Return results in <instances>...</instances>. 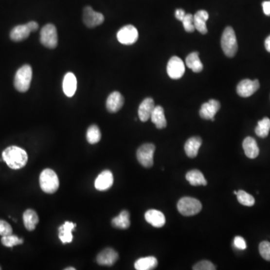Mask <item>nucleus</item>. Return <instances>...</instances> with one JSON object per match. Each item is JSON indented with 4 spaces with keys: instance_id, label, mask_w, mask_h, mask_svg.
<instances>
[{
    "instance_id": "nucleus-1",
    "label": "nucleus",
    "mask_w": 270,
    "mask_h": 270,
    "mask_svg": "<svg viewBox=\"0 0 270 270\" xmlns=\"http://www.w3.org/2000/svg\"><path fill=\"white\" fill-rule=\"evenodd\" d=\"M2 159L10 168L19 170L26 165L28 162V156L22 148L12 146H8L2 152Z\"/></svg>"
},
{
    "instance_id": "nucleus-2",
    "label": "nucleus",
    "mask_w": 270,
    "mask_h": 270,
    "mask_svg": "<svg viewBox=\"0 0 270 270\" xmlns=\"http://www.w3.org/2000/svg\"><path fill=\"white\" fill-rule=\"evenodd\" d=\"M221 45L225 56L230 58L235 56L238 51L237 40L235 32L231 26H227L223 32Z\"/></svg>"
},
{
    "instance_id": "nucleus-3",
    "label": "nucleus",
    "mask_w": 270,
    "mask_h": 270,
    "mask_svg": "<svg viewBox=\"0 0 270 270\" xmlns=\"http://www.w3.org/2000/svg\"><path fill=\"white\" fill-rule=\"evenodd\" d=\"M40 187L47 194H54L58 190L59 181L57 175L51 169H45L40 174Z\"/></svg>"
},
{
    "instance_id": "nucleus-4",
    "label": "nucleus",
    "mask_w": 270,
    "mask_h": 270,
    "mask_svg": "<svg viewBox=\"0 0 270 270\" xmlns=\"http://www.w3.org/2000/svg\"><path fill=\"white\" fill-rule=\"evenodd\" d=\"M33 77L31 66L25 65L18 69L15 77V87L20 92H26L30 89Z\"/></svg>"
},
{
    "instance_id": "nucleus-5",
    "label": "nucleus",
    "mask_w": 270,
    "mask_h": 270,
    "mask_svg": "<svg viewBox=\"0 0 270 270\" xmlns=\"http://www.w3.org/2000/svg\"><path fill=\"white\" fill-rule=\"evenodd\" d=\"M177 209L180 213L183 216H195L201 211L202 204L195 198L185 197L179 200Z\"/></svg>"
},
{
    "instance_id": "nucleus-6",
    "label": "nucleus",
    "mask_w": 270,
    "mask_h": 270,
    "mask_svg": "<svg viewBox=\"0 0 270 270\" xmlns=\"http://www.w3.org/2000/svg\"><path fill=\"white\" fill-rule=\"evenodd\" d=\"M40 41L44 46L51 49H54L57 46V30L54 25L47 24L41 29Z\"/></svg>"
},
{
    "instance_id": "nucleus-7",
    "label": "nucleus",
    "mask_w": 270,
    "mask_h": 270,
    "mask_svg": "<svg viewBox=\"0 0 270 270\" xmlns=\"http://www.w3.org/2000/svg\"><path fill=\"white\" fill-rule=\"evenodd\" d=\"M155 151L156 146L154 144H145L140 146L137 151V159L143 167L147 168L152 167Z\"/></svg>"
},
{
    "instance_id": "nucleus-8",
    "label": "nucleus",
    "mask_w": 270,
    "mask_h": 270,
    "mask_svg": "<svg viewBox=\"0 0 270 270\" xmlns=\"http://www.w3.org/2000/svg\"><path fill=\"white\" fill-rule=\"evenodd\" d=\"M138 30L133 25L123 26L117 33V39L121 44L131 45L138 39Z\"/></svg>"
},
{
    "instance_id": "nucleus-9",
    "label": "nucleus",
    "mask_w": 270,
    "mask_h": 270,
    "mask_svg": "<svg viewBox=\"0 0 270 270\" xmlns=\"http://www.w3.org/2000/svg\"><path fill=\"white\" fill-rule=\"evenodd\" d=\"M185 67L183 61L178 56H173L168 61L167 72L170 78L177 80L181 78L185 74Z\"/></svg>"
},
{
    "instance_id": "nucleus-10",
    "label": "nucleus",
    "mask_w": 270,
    "mask_h": 270,
    "mask_svg": "<svg viewBox=\"0 0 270 270\" xmlns=\"http://www.w3.org/2000/svg\"><path fill=\"white\" fill-rule=\"evenodd\" d=\"M260 88V82L258 80H252L244 79L238 84L236 92L239 96L248 98L257 92Z\"/></svg>"
},
{
    "instance_id": "nucleus-11",
    "label": "nucleus",
    "mask_w": 270,
    "mask_h": 270,
    "mask_svg": "<svg viewBox=\"0 0 270 270\" xmlns=\"http://www.w3.org/2000/svg\"><path fill=\"white\" fill-rule=\"evenodd\" d=\"M83 19L87 27L93 28L103 23L105 17L102 14L95 12L92 7L87 6L84 8Z\"/></svg>"
},
{
    "instance_id": "nucleus-12",
    "label": "nucleus",
    "mask_w": 270,
    "mask_h": 270,
    "mask_svg": "<svg viewBox=\"0 0 270 270\" xmlns=\"http://www.w3.org/2000/svg\"><path fill=\"white\" fill-rule=\"evenodd\" d=\"M220 108H221V104L218 101L210 99L208 102H206L202 105L199 114L202 119L211 120L212 121H214L215 116L216 113H218Z\"/></svg>"
},
{
    "instance_id": "nucleus-13",
    "label": "nucleus",
    "mask_w": 270,
    "mask_h": 270,
    "mask_svg": "<svg viewBox=\"0 0 270 270\" xmlns=\"http://www.w3.org/2000/svg\"><path fill=\"white\" fill-rule=\"evenodd\" d=\"M119 259V254L114 249L108 248L97 256L96 261L99 265L111 267Z\"/></svg>"
},
{
    "instance_id": "nucleus-14",
    "label": "nucleus",
    "mask_w": 270,
    "mask_h": 270,
    "mask_svg": "<svg viewBox=\"0 0 270 270\" xmlns=\"http://www.w3.org/2000/svg\"><path fill=\"white\" fill-rule=\"evenodd\" d=\"M113 175L110 170H104L97 177L95 181V188L98 191H107L111 188L113 184Z\"/></svg>"
},
{
    "instance_id": "nucleus-15",
    "label": "nucleus",
    "mask_w": 270,
    "mask_h": 270,
    "mask_svg": "<svg viewBox=\"0 0 270 270\" xmlns=\"http://www.w3.org/2000/svg\"><path fill=\"white\" fill-rule=\"evenodd\" d=\"M154 100L152 98H146L141 102L138 108V116L141 122H146L150 119L155 108Z\"/></svg>"
},
{
    "instance_id": "nucleus-16",
    "label": "nucleus",
    "mask_w": 270,
    "mask_h": 270,
    "mask_svg": "<svg viewBox=\"0 0 270 270\" xmlns=\"http://www.w3.org/2000/svg\"><path fill=\"white\" fill-rule=\"evenodd\" d=\"M124 105V98L119 92H113L107 99L106 107L108 111L116 113L123 108Z\"/></svg>"
},
{
    "instance_id": "nucleus-17",
    "label": "nucleus",
    "mask_w": 270,
    "mask_h": 270,
    "mask_svg": "<svg viewBox=\"0 0 270 270\" xmlns=\"http://www.w3.org/2000/svg\"><path fill=\"white\" fill-rule=\"evenodd\" d=\"M145 219L155 228H162L166 222L165 216L162 212L156 210H149L145 213Z\"/></svg>"
},
{
    "instance_id": "nucleus-18",
    "label": "nucleus",
    "mask_w": 270,
    "mask_h": 270,
    "mask_svg": "<svg viewBox=\"0 0 270 270\" xmlns=\"http://www.w3.org/2000/svg\"><path fill=\"white\" fill-rule=\"evenodd\" d=\"M77 78L72 72H68L65 75L62 82V89L65 95L68 97H72L75 94L77 90Z\"/></svg>"
},
{
    "instance_id": "nucleus-19",
    "label": "nucleus",
    "mask_w": 270,
    "mask_h": 270,
    "mask_svg": "<svg viewBox=\"0 0 270 270\" xmlns=\"http://www.w3.org/2000/svg\"><path fill=\"white\" fill-rule=\"evenodd\" d=\"M209 19L208 12L205 10H200L196 12L194 15V24H195V30L200 32L201 34L205 35L207 33V27H206V21Z\"/></svg>"
},
{
    "instance_id": "nucleus-20",
    "label": "nucleus",
    "mask_w": 270,
    "mask_h": 270,
    "mask_svg": "<svg viewBox=\"0 0 270 270\" xmlns=\"http://www.w3.org/2000/svg\"><path fill=\"white\" fill-rule=\"evenodd\" d=\"M242 147L244 149L245 154L249 159H254L259 155V147L257 142L252 137H247L245 138L242 143Z\"/></svg>"
},
{
    "instance_id": "nucleus-21",
    "label": "nucleus",
    "mask_w": 270,
    "mask_h": 270,
    "mask_svg": "<svg viewBox=\"0 0 270 270\" xmlns=\"http://www.w3.org/2000/svg\"><path fill=\"white\" fill-rule=\"evenodd\" d=\"M76 227V224L70 221H66L64 224L59 228V237L61 242L63 244L70 243L73 241V235L72 231Z\"/></svg>"
},
{
    "instance_id": "nucleus-22",
    "label": "nucleus",
    "mask_w": 270,
    "mask_h": 270,
    "mask_svg": "<svg viewBox=\"0 0 270 270\" xmlns=\"http://www.w3.org/2000/svg\"><path fill=\"white\" fill-rule=\"evenodd\" d=\"M202 144V139L199 137H192L185 144V152L188 157L194 159L198 154V151Z\"/></svg>"
},
{
    "instance_id": "nucleus-23",
    "label": "nucleus",
    "mask_w": 270,
    "mask_h": 270,
    "mask_svg": "<svg viewBox=\"0 0 270 270\" xmlns=\"http://www.w3.org/2000/svg\"><path fill=\"white\" fill-rule=\"evenodd\" d=\"M150 119L156 126V128L159 129H163L167 126V120L164 115V108L162 106L155 107Z\"/></svg>"
},
{
    "instance_id": "nucleus-24",
    "label": "nucleus",
    "mask_w": 270,
    "mask_h": 270,
    "mask_svg": "<svg viewBox=\"0 0 270 270\" xmlns=\"http://www.w3.org/2000/svg\"><path fill=\"white\" fill-rule=\"evenodd\" d=\"M30 31L27 24L18 25L12 29L10 33L11 39L14 41H21L30 36Z\"/></svg>"
},
{
    "instance_id": "nucleus-25",
    "label": "nucleus",
    "mask_w": 270,
    "mask_h": 270,
    "mask_svg": "<svg viewBox=\"0 0 270 270\" xmlns=\"http://www.w3.org/2000/svg\"><path fill=\"white\" fill-rule=\"evenodd\" d=\"M23 223H24L25 228L29 231H33L36 229V225L38 224V216L33 210H26L23 215Z\"/></svg>"
},
{
    "instance_id": "nucleus-26",
    "label": "nucleus",
    "mask_w": 270,
    "mask_h": 270,
    "mask_svg": "<svg viewBox=\"0 0 270 270\" xmlns=\"http://www.w3.org/2000/svg\"><path fill=\"white\" fill-rule=\"evenodd\" d=\"M187 67L192 69L195 73H199L203 69V63L199 57V53L192 52L188 54L185 59Z\"/></svg>"
},
{
    "instance_id": "nucleus-27",
    "label": "nucleus",
    "mask_w": 270,
    "mask_h": 270,
    "mask_svg": "<svg viewBox=\"0 0 270 270\" xmlns=\"http://www.w3.org/2000/svg\"><path fill=\"white\" fill-rule=\"evenodd\" d=\"M130 224H131L130 214L126 210L122 211L118 216H116L112 220V225L114 228H119V229H128L130 227Z\"/></svg>"
},
{
    "instance_id": "nucleus-28",
    "label": "nucleus",
    "mask_w": 270,
    "mask_h": 270,
    "mask_svg": "<svg viewBox=\"0 0 270 270\" xmlns=\"http://www.w3.org/2000/svg\"><path fill=\"white\" fill-rule=\"evenodd\" d=\"M185 178L187 181L194 186L207 185L206 179L200 170H192L188 171L185 175Z\"/></svg>"
},
{
    "instance_id": "nucleus-29",
    "label": "nucleus",
    "mask_w": 270,
    "mask_h": 270,
    "mask_svg": "<svg viewBox=\"0 0 270 270\" xmlns=\"http://www.w3.org/2000/svg\"><path fill=\"white\" fill-rule=\"evenodd\" d=\"M157 266V259L150 256L138 259L134 264V268L137 270H151L156 268Z\"/></svg>"
},
{
    "instance_id": "nucleus-30",
    "label": "nucleus",
    "mask_w": 270,
    "mask_h": 270,
    "mask_svg": "<svg viewBox=\"0 0 270 270\" xmlns=\"http://www.w3.org/2000/svg\"><path fill=\"white\" fill-rule=\"evenodd\" d=\"M270 131V120L268 117H264L257 123V126L255 128V133L257 136L261 138H267Z\"/></svg>"
},
{
    "instance_id": "nucleus-31",
    "label": "nucleus",
    "mask_w": 270,
    "mask_h": 270,
    "mask_svg": "<svg viewBox=\"0 0 270 270\" xmlns=\"http://www.w3.org/2000/svg\"><path fill=\"white\" fill-rule=\"evenodd\" d=\"M102 138V133L96 125L89 127L87 132V140L90 144H95L100 141Z\"/></svg>"
},
{
    "instance_id": "nucleus-32",
    "label": "nucleus",
    "mask_w": 270,
    "mask_h": 270,
    "mask_svg": "<svg viewBox=\"0 0 270 270\" xmlns=\"http://www.w3.org/2000/svg\"><path fill=\"white\" fill-rule=\"evenodd\" d=\"M236 196H237V200L239 203L243 205V206H254V203H255L254 197L249 195L245 191H238Z\"/></svg>"
},
{
    "instance_id": "nucleus-33",
    "label": "nucleus",
    "mask_w": 270,
    "mask_h": 270,
    "mask_svg": "<svg viewBox=\"0 0 270 270\" xmlns=\"http://www.w3.org/2000/svg\"><path fill=\"white\" fill-rule=\"evenodd\" d=\"M2 245L5 247L12 248L18 245H21L23 243V239H20L15 235H8V236H2L1 239Z\"/></svg>"
},
{
    "instance_id": "nucleus-34",
    "label": "nucleus",
    "mask_w": 270,
    "mask_h": 270,
    "mask_svg": "<svg viewBox=\"0 0 270 270\" xmlns=\"http://www.w3.org/2000/svg\"><path fill=\"white\" fill-rule=\"evenodd\" d=\"M184 29L188 33H193L195 30V24H194V15L192 14H186L182 20Z\"/></svg>"
},
{
    "instance_id": "nucleus-35",
    "label": "nucleus",
    "mask_w": 270,
    "mask_h": 270,
    "mask_svg": "<svg viewBox=\"0 0 270 270\" xmlns=\"http://www.w3.org/2000/svg\"><path fill=\"white\" fill-rule=\"evenodd\" d=\"M259 252L264 260L270 261V242L263 241L259 245Z\"/></svg>"
},
{
    "instance_id": "nucleus-36",
    "label": "nucleus",
    "mask_w": 270,
    "mask_h": 270,
    "mask_svg": "<svg viewBox=\"0 0 270 270\" xmlns=\"http://www.w3.org/2000/svg\"><path fill=\"white\" fill-rule=\"evenodd\" d=\"M216 267L209 260H201L193 267L194 270H215Z\"/></svg>"
},
{
    "instance_id": "nucleus-37",
    "label": "nucleus",
    "mask_w": 270,
    "mask_h": 270,
    "mask_svg": "<svg viewBox=\"0 0 270 270\" xmlns=\"http://www.w3.org/2000/svg\"><path fill=\"white\" fill-rule=\"evenodd\" d=\"M11 234H12V228L10 224L3 220H0V236H8Z\"/></svg>"
},
{
    "instance_id": "nucleus-38",
    "label": "nucleus",
    "mask_w": 270,
    "mask_h": 270,
    "mask_svg": "<svg viewBox=\"0 0 270 270\" xmlns=\"http://www.w3.org/2000/svg\"><path fill=\"white\" fill-rule=\"evenodd\" d=\"M234 246L236 249H239V250H245L247 248L246 241L242 236H237L234 238Z\"/></svg>"
},
{
    "instance_id": "nucleus-39",
    "label": "nucleus",
    "mask_w": 270,
    "mask_h": 270,
    "mask_svg": "<svg viewBox=\"0 0 270 270\" xmlns=\"http://www.w3.org/2000/svg\"><path fill=\"white\" fill-rule=\"evenodd\" d=\"M185 15H186V14H185V11H184L183 9L179 8V9L176 10V18H177V20H180V21H182V20H183L184 17H185Z\"/></svg>"
},
{
    "instance_id": "nucleus-40",
    "label": "nucleus",
    "mask_w": 270,
    "mask_h": 270,
    "mask_svg": "<svg viewBox=\"0 0 270 270\" xmlns=\"http://www.w3.org/2000/svg\"><path fill=\"white\" fill-rule=\"evenodd\" d=\"M263 10L267 16H270V1H264L262 3Z\"/></svg>"
},
{
    "instance_id": "nucleus-41",
    "label": "nucleus",
    "mask_w": 270,
    "mask_h": 270,
    "mask_svg": "<svg viewBox=\"0 0 270 270\" xmlns=\"http://www.w3.org/2000/svg\"><path fill=\"white\" fill-rule=\"evenodd\" d=\"M27 26H28L29 29H30V31L35 32L38 29V23H36L35 21H30L28 23H26Z\"/></svg>"
},
{
    "instance_id": "nucleus-42",
    "label": "nucleus",
    "mask_w": 270,
    "mask_h": 270,
    "mask_svg": "<svg viewBox=\"0 0 270 270\" xmlns=\"http://www.w3.org/2000/svg\"><path fill=\"white\" fill-rule=\"evenodd\" d=\"M265 48L268 52L270 53V36H269L265 40Z\"/></svg>"
},
{
    "instance_id": "nucleus-43",
    "label": "nucleus",
    "mask_w": 270,
    "mask_h": 270,
    "mask_svg": "<svg viewBox=\"0 0 270 270\" xmlns=\"http://www.w3.org/2000/svg\"><path fill=\"white\" fill-rule=\"evenodd\" d=\"M66 270H75V269L73 268V267H69V268L65 269Z\"/></svg>"
},
{
    "instance_id": "nucleus-44",
    "label": "nucleus",
    "mask_w": 270,
    "mask_h": 270,
    "mask_svg": "<svg viewBox=\"0 0 270 270\" xmlns=\"http://www.w3.org/2000/svg\"><path fill=\"white\" fill-rule=\"evenodd\" d=\"M234 193L236 195V194H237V192H236V191H235V192H234Z\"/></svg>"
},
{
    "instance_id": "nucleus-45",
    "label": "nucleus",
    "mask_w": 270,
    "mask_h": 270,
    "mask_svg": "<svg viewBox=\"0 0 270 270\" xmlns=\"http://www.w3.org/2000/svg\"><path fill=\"white\" fill-rule=\"evenodd\" d=\"M0 270H2V268H1V267H0Z\"/></svg>"
}]
</instances>
